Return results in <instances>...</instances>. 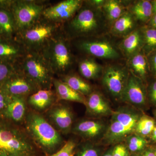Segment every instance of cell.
Listing matches in <instances>:
<instances>
[{
  "label": "cell",
  "instance_id": "1",
  "mask_svg": "<svg viewBox=\"0 0 156 156\" xmlns=\"http://www.w3.org/2000/svg\"><path fill=\"white\" fill-rule=\"evenodd\" d=\"M0 156H40L24 128L0 121Z\"/></svg>",
  "mask_w": 156,
  "mask_h": 156
},
{
  "label": "cell",
  "instance_id": "2",
  "mask_svg": "<svg viewBox=\"0 0 156 156\" xmlns=\"http://www.w3.org/2000/svg\"><path fill=\"white\" fill-rule=\"evenodd\" d=\"M24 121V128L31 138L45 153L53 154L63 146V138L59 131L41 114L30 111Z\"/></svg>",
  "mask_w": 156,
  "mask_h": 156
},
{
  "label": "cell",
  "instance_id": "3",
  "mask_svg": "<svg viewBox=\"0 0 156 156\" xmlns=\"http://www.w3.org/2000/svg\"><path fill=\"white\" fill-rule=\"evenodd\" d=\"M143 114L142 111L132 106L123 107L113 111L101 142L104 144H116L126 140L135 133Z\"/></svg>",
  "mask_w": 156,
  "mask_h": 156
},
{
  "label": "cell",
  "instance_id": "4",
  "mask_svg": "<svg viewBox=\"0 0 156 156\" xmlns=\"http://www.w3.org/2000/svg\"><path fill=\"white\" fill-rule=\"evenodd\" d=\"M60 24L41 17L28 28L17 33L16 41L27 51L41 52L51 39L61 31Z\"/></svg>",
  "mask_w": 156,
  "mask_h": 156
},
{
  "label": "cell",
  "instance_id": "5",
  "mask_svg": "<svg viewBox=\"0 0 156 156\" xmlns=\"http://www.w3.org/2000/svg\"><path fill=\"white\" fill-rule=\"evenodd\" d=\"M20 61L17 67L30 79L39 89H51L54 73L41 53L27 51Z\"/></svg>",
  "mask_w": 156,
  "mask_h": 156
},
{
  "label": "cell",
  "instance_id": "6",
  "mask_svg": "<svg viewBox=\"0 0 156 156\" xmlns=\"http://www.w3.org/2000/svg\"><path fill=\"white\" fill-rule=\"evenodd\" d=\"M60 32L41 50L54 74L65 73L71 66L72 56L66 39Z\"/></svg>",
  "mask_w": 156,
  "mask_h": 156
},
{
  "label": "cell",
  "instance_id": "7",
  "mask_svg": "<svg viewBox=\"0 0 156 156\" xmlns=\"http://www.w3.org/2000/svg\"><path fill=\"white\" fill-rule=\"evenodd\" d=\"M93 6H82L68 25L69 34L73 37H84L96 33L103 22L99 11Z\"/></svg>",
  "mask_w": 156,
  "mask_h": 156
},
{
  "label": "cell",
  "instance_id": "8",
  "mask_svg": "<svg viewBox=\"0 0 156 156\" xmlns=\"http://www.w3.org/2000/svg\"><path fill=\"white\" fill-rule=\"evenodd\" d=\"M46 7L35 1H14L11 8L17 33L28 28L42 17Z\"/></svg>",
  "mask_w": 156,
  "mask_h": 156
},
{
  "label": "cell",
  "instance_id": "9",
  "mask_svg": "<svg viewBox=\"0 0 156 156\" xmlns=\"http://www.w3.org/2000/svg\"><path fill=\"white\" fill-rule=\"evenodd\" d=\"M129 73L128 69L122 66H109L105 70L102 84L109 94L116 100H122Z\"/></svg>",
  "mask_w": 156,
  "mask_h": 156
},
{
  "label": "cell",
  "instance_id": "10",
  "mask_svg": "<svg viewBox=\"0 0 156 156\" xmlns=\"http://www.w3.org/2000/svg\"><path fill=\"white\" fill-rule=\"evenodd\" d=\"M140 111L149 106L147 85L139 77L130 73L122 100Z\"/></svg>",
  "mask_w": 156,
  "mask_h": 156
},
{
  "label": "cell",
  "instance_id": "11",
  "mask_svg": "<svg viewBox=\"0 0 156 156\" xmlns=\"http://www.w3.org/2000/svg\"><path fill=\"white\" fill-rule=\"evenodd\" d=\"M0 88L9 96L25 98L40 90L36 85L17 67Z\"/></svg>",
  "mask_w": 156,
  "mask_h": 156
},
{
  "label": "cell",
  "instance_id": "12",
  "mask_svg": "<svg viewBox=\"0 0 156 156\" xmlns=\"http://www.w3.org/2000/svg\"><path fill=\"white\" fill-rule=\"evenodd\" d=\"M83 1L65 0L54 5L46 7L42 17L49 21L61 24L70 20L80 9Z\"/></svg>",
  "mask_w": 156,
  "mask_h": 156
},
{
  "label": "cell",
  "instance_id": "13",
  "mask_svg": "<svg viewBox=\"0 0 156 156\" xmlns=\"http://www.w3.org/2000/svg\"><path fill=\"white\" fill-rule=\"evenodd\" d=\"M48 120L57 131L67 134L72 131L74 116L72 111L67 105H54L49 108Z\"/></svg>",
  "mask_w": 156,
  "mask_h": 156
},
{
  "label": "cell",
  "instance_id": "14",
  "mask_svg": "<svg viewBox=\"0 0 156 156\" xmlns=\"http://www.w3.org/2000/svg\"><path fill=\"white\" fill-rule=\"evenodd\" d=\"M78 47L85 53L98 58L116 59L120 56L116 48L105 41L83 40L78 43Z\"/></svg>",
  "mask_w": 156,
  "mask_h": 156
},
{
  "label": "cell",
  "instance_id": "15",
  "mask_svg": "<svg viewBox=\"0 0 156 156\" xmlns=\"http://www.w3.org/2000/svg\"><path fill=\"white\" fill-rule=\"evenodd\" d=\"M107 127L108 124L101 120H83L76 124L71 131L86 140H93L102 139Z\"/></svg>",
  "mask_w": 156,
  "mask_h": 156
},
{
  "label": "cell",
  "instance_id": "16",
  "mask_svg": "<svg viewBox=\"0 0 156 156\" xmlns=\"http://www.w3.org/2000/svg\"><path fill=\"white\" fill-rule=\"evenodd\" d=\"M85 105L87 113L92 116L98 118L111 115L113 112L106 98L98 92H92L88 95Z\"/></svg>",
  "mask_w": 156,
  "mask_h": 156
},
{
  "label": "cell",
  "instance_id": "17",
  "mask_svg": "<svg viewBox=\"0 0 156 156\" xmlns=\"http://www.w3.org/2000/svg\"><path fill=\"white\" fill-rule=\"evenodd\" d=\"M8 105L3 112L5 116L15 122L25 120L27 113L25 97L9 96Z\"/></svg>",
  "mask_w": 156,
  "mask_h": 156
},
{
  "label": "cell",
  "instance_id": "18",
  "mask_svg": "<svg viewBox=\"0 0 156 156\" xmlns=\"http://www.w3.org/2000/svg\"><path fill=\"white\" fill-rule=\"evenodd\" d=\"M12 40L0 37V58L12 62L20 60L27 52L18 42Z\"/></svg>",
  "mask_w": 156,
  "mask_h": 156
},
{
  "label": "cell",
  "instance_id": "19",
  "mask_svg": "<svg viewBox=\"0 0 156 156\" xmlns=\"http://www.w3.org/2000/svg\"><path fill=\"white\" fill-rule=\"evenodd\" d=\"M128 65L131 73L140 78L147 85L148 79L151 73L147 56L143 51L140 50L130 57Z\"/></svg>",
  "mask_w": 156,
  "mask_h": 156
},
{
  "label": "cell",
  "instance_id": "20",
  "mask_svg": "<svg viewBox=\"0 0 156 156\" xmlns=\"http://www.w3.org/2000/svg\"><path fill=\"white\" fill-rule=\"evenodd\" d=\"M55 99V94L51 89H40L29 96L28 102L35 109L42 111L50 108Z\"/></svg>",
  "mask_w": 156,
  "mask_h": 156
},
{
  "label": "cell",
  "instance_id": "21",
  "mask_svg": "<svg viewBox=\"0 0 156 156\" xmlns=\"http://www.w3.org/2000/svg\"><path fill=\"white\" fill-rule=\"evenodd\" d=\"M53 86L56 90V97L59 100L75 101L85 105L87 98L80 93L72 89L61 80L54 79Z\"/></svg>",
  "mask_w": 156,
  "mask_h": 156
},
{
  "label": "cell",
  "instance_id": "22",
  "mask_svg": "<svg viewBox=\"0 0 156 156\" xmlns=\"http://www.w3.org/2000/svg\"><path fill=\"white\" fill-rule=\"evenodd\" d=\"M121 48L128 57L142 50V38L140 29L134 30L128 34L121 43Z\"/></svg>",
  "mask_w": 156,
  "mask_h": 156
},
{
  "label": "cell",
  "instance_id": "23",
  "mask_svg": "<svg viewBox=\"0 0 156 156\" xmlns=\"http://www.w3.org/2000/svg\"><path fill=\"white\" fill-rule=\"evenodd\" d=\"M17 31L11 10L0 9V37L12 40Z\"/></svg>",
  "mask_w": 156,
  "mask_h": 156
},
{
  "label": "cell",
  "instance_id": "24",
  "mask_svg": "<svg viewBox=\"0 0 156 156\" xmlns=\"http://www.w3.org/2000/svg\"><path fill=\"white\" fill-rule=\"evenodd\" d=\"M135 26V19L131 13L125 12L114 22L112 28V33L121 36L129 34Z\"/></svg>",
  "mask_w": 156,
  "mask_h": 156
},
{
  "label": "cell",
  "instance_id": "25",
  "mask_svg": "<svg viewBox=\"0 0 156 156\" xmlns=\"http://www.w3.org/2000/svg\"><path fill=\"white\" fill-rule=\"evenodd\" d=\"M131 10L135 19L144 23L149 22L153 16L151 1H137L133 5Z\"/></svg>",
  "mask_w": 156,
  "mask_h": 156
},
{
  "label": "cell",
  "instance_id": "26",
  "mask_svg": "<svg viewBox=\"0 0 156 156\" xmlns=\"http://www.w3.org/2000/svg\"><path fill=\"white\" fill-rule=\"evenodd\" d=\"M142 38V50L147 56L156 50V29L144 26L140 29Z\"/></svg>",
  "mask_w": 156,
  "mask_h": 156
},
{
  "label": "cell",
  "instance_id": "27",
  "mask_svg": "<svg viewBox=\"0 0 156 156\" xmlns=\"http://www.w3.org/2000/svg\"><path fill=\"white\" fill-rule=\"evenodd\" d=\"M61 80L84 96L89 95L92 92L91 86L82 78L75 75L65 76Z\"/></svg>",
  "mask_w": 156,
  "mask_h": 156
},
{
  "label": "cell",
  "instance_id": "28",
  "mask_svg": "<svg viewBox=\"0 0 156 156\" xmlns=\"http://www.w3.org/2000/svg\"><path fill=\"white\" fill-rule=\"evenodd\" d=\"M79 70L82 75L87 79L92 80L98 77L102 68L92 58L83 59L79 64Z\"/></svg>",
  "mask_w": 156,
  "mask_h": 156
},
{
  "label": "cell",
  "instance_id": "29",
  "mask_svg": "<svg viewBox=\"0 0 156 156\" xmlns=\"http://www.w3.org/2000/svg\"><path fill=\"white\" fill-rule=\"evenodd\" d=\"M156 125L155 119L143 114L137 122L135 133L146 138L151 136Z\"/></svg>",
  "mask_w": 156,
  "mask_h": 156
},
{
  "label": "cell",
  "instance_id": "30",
  "mask_svg": "<svg viewBox=\"0 0 156 156\" xmlns=\"http://www.w3.org/2000/svg\"><path fill=\"white\" fill-rule=\"evenodd\" d=\"M126 147L129 151L139 154L148 146L149 142L145 137L134 133L126 140Z\"/></svg>",
  "mask_w": 156,
  "mask_h": 156
},
{
  "label": "cell",
  "instance_id": "31",
  "mask_svg": "<svg viewBox=\"0 0 156 156\" xmlns=\"http://www.w3.org/2000/svg\"><path fill=\"white\" fill-rule=\"evenodd\" d=\"M103 7L107 17L111 22H114L125 13L123 6L118 1H105Z\"/></svg>",
  "mask_w": 156,
  "mask_h": 156
},
{
  "label": "cell",
  "instance_id": "32",
  "mask_svg": "<svg viewBox=\"0 0 156 156\" xmlns=\"http://www.w3.org/2000/svg\"><path fill=\"white\" fill-rule=\"evenodd\" d=\"M101 149L90 141L85 143L78 149L74 156H101Z\"/></svg>",
  "mask_w": 156,
  "mask_h": 156
},
{
  "label": "cell",
  "instance_id": "33",
  "mask_svg": "<svg viewBox=\"0 0 156 156\" xmlns=\"http://www.w3.org/2000/svg\"><path fill=\"white\" fill-rule=\"evenodd\" d=\"M16 69L13 62L0 58V87Z\"/></svg>",
  "mask_w": 156,
  "mask_h": 156
},
{
  "label": "cell",
  "instance_id": "34",
  "mask_svg": "<svg viewBox=\"0 0 156 156\" xmlns=\"http://www.w3.org/2000/svg\"><path fill=\"white\" fill-rule=\"evenodd\" d=\"M76 144L73 140H69L57 151L50 156H74Z\"/></svg>",
  "mask_w": 156,
  "mask_h": 156
},
{
  "label": "cell",
  "instance_id": "35",
  "mask_svg": "<svg viewBox=\"0 0 156 156\" xmlns=\"http://www.w3.org/2000/svg\"><path fill=\"white\" fill-rule=\"evenodd\" d=\"M147 93L149 105L156 108V79L147 84Z\"/></svg>",
  "mask_w": 156,
  "mask_h": 156
},
{
  "label": "cell",
  "instance_id": "36",
  "mask_svg": "<svg viewBox=\"0 0 156 156\" xmlns=\"http://www.w3.org/2000/svg\"><path fill=\"white\" fill-rule=\"evenodd\" d=\"M147 56L150 73L154 79H156V50Z\"/></svg>",
  "mask_w": 156,
  "mask_h": 156
},
{
  "label": "cell",
  "instance_id": "37",
  "mask_svg": "<svg viewBox=\"0 0 156 156\" xmlns=\"http://www.w3.org/2000/svg\"><path fill=\"white\" fill-rule=\"evenodd\" d=\"M112 156H130V155L126 146L119 143L113 147Z\"/></svg>",
  "mask_w": 156,
  "mask_h": 156
},
{
  "label": "cell",
  "instance_id": "38",
  "mask_svg": "<svg viewBox=\"0 0 156 156\" xmlns=\"http://www.w3.org/2000/svg\"><path fill=\"white\" fill-rule=\"evenodd\" d=\"M10 97L0 88V112H3L8 105Z\"/></svg>",
  "mask_w": 156,
  "mask_h": 156
},
{
  "label": "cell",
  "instance_id": "39",
  "mask_svg": "<svg viewBox=\"0 0 156 156\" xmlns=\"http://www.w3.org/2000/svg\"><path fill=\"white\" fill-rule=\"evenodd\" d=\"M138 156H155L154 147L147 148L144 150L139 153Z\"/></svg>",
  "mask_w": 156,
  "mask_h": 156
},
{
  "label": "cell",
  "instance_id": "40",
  "mask_svg": "<svg viewBox=\"0 0 156 156\" xmlns=\"http://www.w3.org/2000/svg\"><path fill=\"white\" fill-rule=\"evenodd\" d=\"M105 1L102 0H95V1H89V3L91 4V6L97 8L101 6H103L105 3Z\"/></svg>",
  "mask_w": 156,
  "mask_h": 156
},
{
  "label": "cell",
  "instance_id": "41",
  "mask_svg": "<svg viewBox=\"0 0 156 156\" xmlns=\"http://www.w3.org/2000/svg\"><path fill=\"white\" fill-rule=\"evenodd\" d=\"M148 23L149 26L156 29V14L153 15Z\"/></svg>",
  "mask_w": 156,
  "mask_h": 156
},
{
  "label": "cell",
  "instance_id": "42",
  "mask_svg": "<svg viewBox=\"0 0 156 156\" xmlns=\"http://www.w3.org/2000/svg\"><path fill=\"white\" fill-rule=\"evenodd\" d=\"M150 137L151 140L153 143H156V125L154 128L153 131L152 132Z\"/></svg>",
  "mask_w": 156,
  "mask_h": 156
},
{
  "label": "cell",
  "instance_id": "43",
  "mask_svg": "<svg viewBox=\"0 0 156 156\" xmlns=\"http://www.w3.org/2000/svg\"><path fill=\"white\" fill-rule=\"evenodd\" d=\"M113 147H111L107 151L101 156H112V151Z\"/></svg>",
  "mask_w": 156,
  "mask_h": 156
},
{
  "label": "cell",
  "instance_id": "44",
  "mask_svg": "<svg viewBox=\"0 0 156 156\" xmlns=\"http://www.w3.org/2000/svg\"><path fill=\"white\" fill-rule=\"evenodd\" d=\"M153 15L156 14V0L151 1Z\"/></svg>",
  "mask_w": 156,
  "mask_h": 156
},
{
  "label": "cell",
  "instance_id": "45",
  "mask_svg": "<svg viewBox=\"0 0 156 156\" xmlns=\"http://www.w3.org/2000/svg\"><path fill=\"white\" fill-rule=\"evenodd\" d=\"M154 116L155 117V118H156V108L154 110Z\"/></svg>",
  "mask_w": 156,
  "mask_h": 156
},
{
  "label": "cell",
  "instance_id": "46",
  "mask_svg": "<svg viewBox=\"0 0 156 156\" xmlns=\"http://www.w3.org/2000/svg\"><path fill=\"white\" fill-rule=\"evenodd\" d=\"M154 149L155 154V156H156V146L154 147Z\"/></svg>",
  "mask_w": 156,
  "mask_h": 156
}]
</instances>
